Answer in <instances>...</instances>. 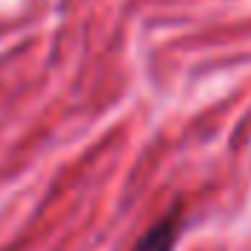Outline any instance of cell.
I'll use <instances>...</instances> for the list:
<instances>
[{"label":"cell","instance_id":"6da1fadb","mask_svg":"<svg viewBox=\"0 0 251 251\" xmlns=\"http://www.w3.org/2000/svg\"><path fill=\"white\" fill-rule=\"evenodd\" d=\"M184 228V210L181 204H173L137 243L131 251H176V243H178V234Z\"/></svg>","mask_w":251,"mask_h":251}]
</instances>
